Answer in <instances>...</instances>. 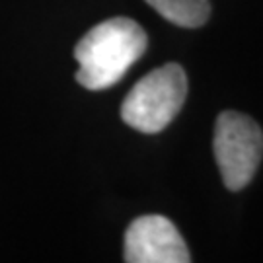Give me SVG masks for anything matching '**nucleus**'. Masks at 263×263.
<instances>
[{"mask_svg":"<svg viewBox=\"0 0 263 263\" xmlns=\"http://www.w3.org/2000/svg\"><path fill=\"white\" fill-rule=\"evenodd\" d=\"M146 31L131 18H111L98 24L78 41L76 80L88 90L117 84L146 51Z\"/></svg>","mask_w":263,"mask_h":263,"instance_id":"f257e3e1","label":"nucleus"},{"mask_svg":"<svg viewBox=\"0 0 263 263\" xmlns=\"http://www.w3.org/2000/svg\"><path fill=\"white\" fill-rule=\"evenodd\" d=\"M187 76L176 63L158 66L141 78L121 105L123 121L135 131L160 133L183 107Z\"/></svg>","mask_w":263,"mask_h":263,"instance_id":"f03ea898","label":"nucleus"},{"mask_svg":"<svg viewBox=\"0 0 263 263\" xmlns=\"http://www.w3.org/2000/svg\"><path fill=\"white\" fill-rule=\"evenodd\" d=\"M213 151L230 191L244 189L259 168L263 156V133L259 125L238 111H224L215 123Z\"/></svg>","mask_w":263,"mask_h":263,"instance_id":"7ed1b4c3","label":"nucleus"},{"mask_svg":"<svg viewBox=\"0 0 263 263\" xmlns=\"http://www.w3.org/2000/svg\"><path fill=\"white\" fill-rule=\"evenodd\" d=\"M125 261L129 263H187L191 255L178 228L162 215L133 220L125 234Z\"/></svg>","mask_w":263,"mask_h":263,"instance_id":"20e7f679","label":"nucleus"},{"mask_svg":"<svg viewBox=\"0 0 263 263\" xmlns=\"http://www.w3.org/2000/svg\"><path fill=\"white\" fill-rule=\"evenodd\" d=\"M146 4L181 28H199L211 16L209 0H146Z\"/></svg>","mask_w":263,"mask_h":263,"instance_id":"39448f33","label":"nucleus"}]
</instances>
